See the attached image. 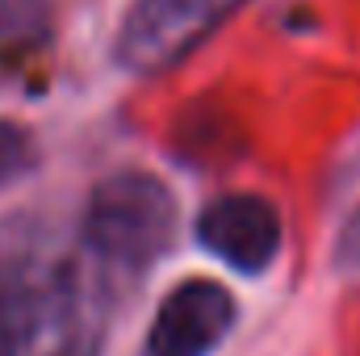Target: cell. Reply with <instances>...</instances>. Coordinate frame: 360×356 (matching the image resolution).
I'll use <instances>...</instances> for the list:
<instances>
[{
  "mask_svg": "<svg viewBox=\"0 0 360 356\" xmlns=\"http://www.w3.org/2000/svg\"><path fill=\"white\" fill-rule=\"evenodd\" d=\"M38 214L0 222V356H101L105 293Z\"/></svg>",
  "mask_w": 360,
  "mask_h": 356,
  "instance_id": "1",
  "label": "cell"
},
{
  "mask_svg": "<svg viewBox=\"0 0 360 356\" xmlns=\"http://www.w3.org/2000/svg\"><path fill=\"white\" fill-rule=\"evenodd\" d=\"M176 235V201L147 172H113L92 189L80 218V248L101 272H147Z\"/></svg>",
  "mask_w": 360,
  "mask_h": 356,
  "instance_id": "2",
  "label": "cell"
},
{
  "mask_svg": "<svg viewBox=\"0 0 360 356\" xmlns=\"http://www.w3.org/2000/svg\"><path fill=\"white\" fill-rule=\"evenodd\" d=\"M248 0H134L113 59L134 76H160L184 63L214 30H222Z\"/></svg>",
  "mask_w": 360,
  "mask_h": 356,
  "instance_id": "3",
  "label": "cell"
},
{
  "mask_svg": "<svg viewBox=\"0 0 360 356\" xmlns=\"http://www.w3.org/2000/svg\"><path fill=\"white\" fill-rule=\"evenodd\" d=\"M235 319V298L218 281H184L164 298L147 331V356H210L231 336Z\"/></svg>",
  "mask_w": 360,
  "mask_h": 356,
  "instance_id": "4",
  "label": "cell"
},
{
  "mask_svg": "<svg viewBox=\"0 0 360 356\" xmlns=\"http://www.w3.org/2000/svg\"><path fill=\"white\" fill-rule=\"evenodd\" d=\"M197 239L222 265L256 276L281 252V214L256 193H226L201 210Z\"/></svg>",
  "mask_w": 360,
  "mask_h": 356,
  "instance_id": "5",
  "label": "cell"
},
{
  "mask_svg": "<svg viewBox=\"0 0 360 356\" xmlns=\"http://www.w3.org/2000/svg\"><path fill=\"white\" fill-rule=\"evenodd\" d=\"M51 46L46 0H0V80L34 68Z\"/></svg>",
  "mask_w": 360,
  "mask_h": 356,
  "instance_id": "6",
  "label": "cell"
},
{
  "mask_svg": "<svg viewBox=\"0 0 360 356\" xmlns=\"http://www.w3.org/2000/svg\"><path fill=\"white\" fill-rule=\"evenodd\" d=\"M38 168V143L25 126L4 122L0 117V189H8L13 180L30 177Z\"/></svg>",
  "mask_w": 360,
  "mask_h": 356,
  "instance_id": "7",
  "label": "cell"
}]
</instances>
